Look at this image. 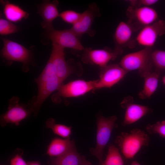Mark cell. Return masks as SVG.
Listing matches in <instances>:
<instances>
[{
	"label": "cell",
	"mask_w": 165,
	"mask_h": 165,
	"mask_svg": "<svg viewBox=\"0 0 165 165\" xmlns=\"http://www.w3.org/2000/svg\"><path fill=\"white\" fill-rule=\"evenodd\" d=\"M95 88H110L121 80L128 72L119 64H112L101 68Z\"/></svg>",
	"instance_id": "8fae6325"
},
{
	"label": "cell",
	"mask_w": 165,
	"mask_h": 165,
	"mask_svg": "<svg viewBox=\"0 0 165 165\" xmlns=\"http://www.w3.org/2000/svg\"><path fill=\"white\" fill-rule=\"evenodd\" d=\"M46 36L52 43H55L64 48H69L81 51L84 50L78 36L71 28L57 30L54 29L47 32Z\"/></svg>",
	"instance_id": "30bf717a"
},
{
	"label": "cell",
	"mask_w": 165,
	"mask_h": 165,
	"mask_svg": "<svg viewBox=\"0 0 165 165\" xmlns=\"http://www.w3.org/2000/svg\"><path fill=\"white\" fill-rule=\"evenodd\" d=\"M162 82L164 85L165 86V75H164L163 78L162 79Z\"/></svg>",
	"instance_id": "d6a6232c"
},
{
	"label": "cell",
	"mask_w": 165,
	"mask_h": 165,
	"mask_svg": "<svg viewBox=\"0 0 165 165\" xmlns=\"http://www.w3.org/2000/svg\"><path fill=\"white\" fill-rule=\"evenodd\" d=\"M130 165H141L140 163L136 161H133Z\"/></svg>",
	"instance_id": "1f68e13d"
},
{
	"label": "cell",
	"mask_w": 165,
	"mask_h": 165,
	"mask_svg": "<svg viewBox=\"0 0 165 165\" xmlns=\"http://www.w3.org/2000/svg\"><path fill=\"white\" fill-rule=\"evenodd\" d=\"M85 157L78 152L75 147L64 154L53 158L51 165H82Z\"/></svg>",
	"instance_id": "ffe728a7"
},
{
	"label": "cell",
	"mask_w": 165,
	"mask_h": 165,
	"mask_svg": "<svg viewBox=\"0 0 165 165\" xmlns=\"http://www.w3.org/2000/svg\"><path fill=\"white\" fill-rule=\"evenodd\" d=\"M146 129L150 134H157L161 137L165 138V120L152 124H148Z\"/></svg>",
	"instance_id": "4316f807"
},
{
	"label": "cell",
	"mask_w": 165,
	"mask_h": 165,
	"mask_svg": "<svg viewBox=\"0 0 165 165\" xmlns=\"http://www.w3.org/2000/svg\"><path fill=\"white\" fill-rule=\"evenodd\" d=\"M83 50L82 61L101 68L107 65L110 61L115 59L122 52V49L117 48L113 51L106 48L94 49L90 48H85Z\"/></svg>",
	"instance_id": "9c48e42d"
},
{
	"label": "cell",
	"mask_w": 165,
	"mask_h": 165,
	"mask_svg": "<svg viewBox=\"0 0 165 165\" xmlns=\"http://www.w3.org/2000/svg\"><path fill=\"white\" fill-rule=\"evenodd\" d=\"M27 165H41L39 161H35L28 162Z\"/></svg>",
	"instance_id": "f546056e"
},
{
	"label": "cell",
	"mask_w": 165,
	"mask_h": 165,
	"mask_svg": "<svg viewBox=\"0 0 165 165\" xmlns=\"http://www.w3.org/2000/svg\"><path fill=\"white\" fill-rule=\"evenodd\" d=\"M121 107L126 111L122 123L123 126L134 123L146 115L152 112L148 106L133 103V99L130 96L125 97L121 103Z\"/></svg>",
	"instance_id": "9a60e30c"
},
{
	"label": "cell",
	"mask_w": 165,
	"mask_h": 165,
	"mask_svg": "<svg viewBox=\"0 0 165 165\" xmlns=\"http://www.w3.org/2000/svg\"><path fill=\"white\" fill-rule=\"evenodd\" d=\"M82 165H92L91 163H90L89 161H87L86 160L85 157L83 160Z\"/></svg>",
	"instance_id": "4dcf8cb0"
},
{
	"label": "cell",
	"mask_w": 165,
	"mask_h": 165,
	"mask_svg": "<svg viewBox=\"0 0 165 165\" xmlns=\"http://www.w3.org/2000/svg\"><path fill=\"white\" fill-rule=\"evenodd\" d=\"M152 48L145 47L140 50L129 53L124 56L119 64L127 72L138 70L141 77L151 72L153 68L151 55Z\"/></svg>",
	"instance_id": "3957f363"
},
{
	"label": "cell",
	"mask_w": 165,
	"mask_h": 165,
	"mask_svg": "<svg viewBox=\"0 0 165 165\" xmlns=\"http://www.w3.org/2000/svg\"><path fill=\"white\" fill-rule=\"evenodd\" d=\"M52 46L49 59L57 75L63 82L69 75L75 72L77 68L81 67V65L72 60L67 61L64 57V48L55 43H52Z\"/></svg>",
	"instance_id": "52a82bcc"
},
{
	"label": "cell",
	"mask_w": 165,
	"mask_h": 165,
	"mask_svg": "<svg viewBox=\"0 0 165 165\" xmlns=\"http://www.w3.org/2000/svg\"><path fill=\"white\" fill-rule=\"evenodd\" d=\"M129 19L128 22L134 31L152 24L157 20L158 15L156 11L150 7H129L127 11Z\"/></svg>",
	"instance_id": "ba28073f"
},
{
	"label": "cell",
	"mask_w": 165,
	"mask_h": 165,
	"mask_svg": "<svg viewBox=\"0 0 165 165\" xmlns=\"http://www.w3.org/2000/svg\"><path fill=\"white\" fill-rule=\"evenodd\" d=\"M165 33V21L157 20L142 28L138 34L136 40L145 47L152 48L159 36Z\"/></svg>",
	"instance_id": "5bb4252c"
},
{
	"label": "cell",
	"mask_w": 165,
	"mask_h": 165,
	"mask_svg": "<svg viewBox=\"0 0 165 165\" xmlns=\"http://www.w3.org/2000/svg\"><path fill=\"white\" fill-rule=\"evenodd\" d=\"M150 138L144 131L137 128L129 132H122L115 140L126 159L133 158L143 146L148 145Z\"/></svg>",
	"instance_id": "7a4b0ae2"
},
{
	"label": "cell",
	"mask_w": 165,
	"mask_h": 165,
	"mask_svg": "<svg viewBox=\"0 0 165 165\" xmlns=\"http://www.w3.org/2000/svg\"><path fill=\"white\" fill-rule=\"evenodd\" d=\"M20 28L7 20L2 18L0 19V34L6 35L13 34L18 32Z\"/></svg>",
	"instance_id": "d4e9b609"
},
{
	"label": "cell",
	"mask_w": 165,
	"mask_h": 165,
	"mask_svg": "<svg viewBox=\"0 0 165 165\" xmlns=\"http://www.w3.org/2000/svg\"><path fill=\"white\" fill-rule=\"evenodd\" d=\"M46 127L50 129L55 134L65 138H69L72 133V127L65 125L57 124L53 118L47 119L46 123Z\"/></svg>",
	"instance_id": "603a6c76"
},
{
	"label": "cell",
	"mask_w": 165,
	"mask_h": 165,
	"mask_svg": "<svg viewBox=\"0 0 165 165\" xmlns=\"http://www.w3.org/2000/svg\"><path fill=\"white\" fill-rule=\"evenodd\" d=\"M134 31L132 26L128 22L121 21L117 25L114 34V38L117 46L122 49L130 41Z\"/></svg>",
	"instance_id": "ac0fdd59"
},
{
	"label": "cell",
	"mask_w": 165,
	"mask_h": 165,
	"mask_svg": "<svg viewBox=\"0 0 165 165\" xmlns=\"http://www.w3.org/2000/svg\"><path fill=\"white\" fill-rule=\"evenodd\" d=\"M75 147L74 141L70 138L62 139L56 138L53 139L49 145L46 154L54 157L61 156Z\"/></svg>",
	"instance_id": "e0dca14e"
},
{
	"label": "cell",
	"mask_w": 165,
	"mask_h": 165,
	"mask_svg": "<svg viewBox=\"0 0 165 165\" xmlns=\"http://www.w3.org/2000/svg\"><path fill=\"white\" fill-rule=\"evenodd\" d=\"M160 76V72L155 71L147 73L143 77L144 79L143 87L138 94L140 98H149L154 94L157 89Z\"/></svg>",
	"instance_id": "d6986e66"
},
{
	"label": "cell",
	"mask_w": 165,
	"mask_h": 165,
	"mask_svg": "<svg viewBox=\"0 0 165 165\" xmlns=\"http://www.w3.org/2000/svg\"><path fill=\"white\" fill-rule=\"evenodd\" d=\"M3 46L1 54L4 59L9 62L16 61L23 64V70L27 72L31 61L30 50L22 45L8 39L2 38Z\"/></svg>",
	"instance_id": "5b68a950"
},
{
	"label": "cell",
	"mask_w": 165,
	"mask_h": 165,
	"mask_svg": "<svg viewBox=\"0 0 165 165\" xmlns=\"http://www.w3.org/2000/svg\"><path fill=\"white\" fill-rule=\"evenodd\" d=\"M117 119V116L114 115L106 117L100 115L97 118L96 145L90 151L92 155L98 159L101 164L103 161L104 149L109 140Z\"/></svg>",
	"instance_id": "277c9868"
},
{
	"label": "cell",
	"mask_w": 165,
	"mask_h": 165,
	"mask_svg": "<svg viewBox=\"0 0 165 165\" xmlns=\"http://www.w3.org/2000/svg\"><path fill=\"white\" fill-rule=\"evenodd\" d=\"M107 155L101 165H124L122 157L118 149L114 145L108 146Z\"/></svg>",
	"instance_id": "7402d4cb"
},
{
	"label": "cell",
	"mask_w": 165,
	"mask_h": 165,
	"mask_svg": "<svg viewBox=\"0 0 165 165\" xmlns=\"http://www.w3.org/2000/svg\"><path fill=\"white\" fill-rule=\"evenodd\" d=\"M4 13L6 18L12 22H17L27 18L29 14L18 6L6 2L3 3Z\"/></svg>",
	"instance_id": "44dd1931"
},
{
	"label": "cell",
	"mask_w": 165,
	"mask_h": 165,
	"mask_svg": "<svg viewBox=\"0 0 165 165\" xmlns=\"http://www.w3.org/2000/svg\"><path fill=\"white\" fill-rule=\"evenodd\" d=\"M58 4L57 0H44L37 6L38 12L43 19L41 25L46 32L54 29L53 21L59 16L57 8Z\"/></svg>",
	"instance_id": "2e32d148"
},
{
	"label": "cell",
	"mask_w": 165,
	"mask_h": 165,
	"mask_svg": "<svg viewBox=\"0 0 165 165\" xmlns=\"http://www.w3.org/2000/svg\"><path fill=\"white\" fill-rule=\"evenodd\" d=\"M35 81L38 85V94L30 102L29 109L36 115L44 102L53 92L58 90L63 82L57 75L50 59Z\"/></svg>",
	"instance_id": "6da1fadb"
},
{
	"label": "cell",
	"mask_w": 165,
	"mask_h": 165,
	"mask_svg": "<svg viewBox=\"0 0 165 165\" xmlns=\"http://www.w3.org/2000/svg\"><path fill=\"white\" fill-rule=\"evenodd\" d=\"M81 13L71 10L64 11L60 13L59 17L65 22L72 25L79 20Z\"/></svg>",
	"instance_id": "484cf974"
},
{
	"label": "cell",
	"mask_w": 165,
	"mask_h": 165,
	"mask_svg": "<svg viewBox=\"0 0 165 165\" xmlns=\"http://www.w3.org/2000/svg\"><path fill=\"white\" fill-rule=\"evenodd\" d=\"M157 0H139L130 1L131 6L134 7L140 6L150 7L156 3Z\"/></svg>",
	"instance_id": "83f0119b"
},
{
	"label": "cell",
	"mask_w": 165,
	"mask_h": 165,
	"mask_svg": "<svg viewBox=\"0 0 165 165\" xmlns=\"http://www.w3.org/2000/svg\"><path fill=\"white\" fill-rule=\"evenodd\" d=\"M97 80L86 81L79 79L62 84L57 91L52 96V101L57 103L61 97H79L96 89Z\"/></svg>",
	"instance_id": "8992f818"
},
{
	"label": "cell",
	"mask_w": 165,
	"mask_h": 165,
	"mask_svg": "<svg viewBox=\"0 0 165 165\" xmlns=\"http://www.w3.org/2000/svg\"><path fill=\"white\" fill-rule=\"evenodd\" d=\"M100 16L99 9L96 4H90L82 13L78 21L72 25L71 29L79 37L85 34L92 36L95 33L91 29L94 18Z\"/></svg>",
	"instance_id": "4fadbf2b"
},
{
	"label": "cell",
	"mask_w": 165,
	"mask_h": 165,
	"mask_svg": "<svg viewBox=\"0 0 165 165\" xmlns=\"http://www.w3.org/2000/svg\"><path fill=\"white\" fill-rule=\"evenodd\" d=\"M10 165H27L20 154H17L10 161Z\"/></svg>",
	"instance_id": "f1b7e54d"
},
{
	"label": "cell",
	"mask_w": 165,
	"mask_h": 165,
	"mask_svg": "<svg viewBox=\"0 0 165 165\" xmlns=\"http://www.w3.org/2000/svg\"><path fill=\"white\" fill-rule=\"evenodd\" d=\"M19 99L13 97L9 101L7 111L0 116V125L2 127L8 124H14L18 126L20 122L28 117L31 112L26 106L19 103Z\"/></svg>",
	"instance_id": "7c38bea8"
},
{
	"label": "cell",
	"mask_w": 165,
	"mask_h": 165,
	"mask_svg": "<svg viewBox=\"0 0 165 165\" xmlns=\"http://www.w3.org/2000/svg\"><path fill=\"white\" fill-rule=\"evenodd\" d=\"M151 60L153 67L156 69L155 71L159 72L160 70L165 69V51L153 50L151 55Z\"/></svg>",
	"instance_id": "cb8c5ba5"
}]
</instances>
